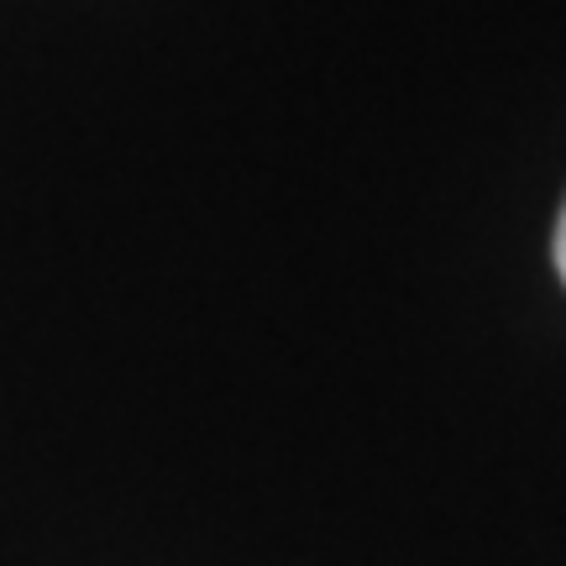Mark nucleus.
Segmentation results:
<instances>
[{"label": "nucleus", "mask_w": 566, "mask_h": 566, "mask_svg": "<svg viewBox=\"0 0 566 566\" xmlns=\"http://www.w3.org/2000/svg\"><path fill=\"white\" fill-rule=\"evenodd\" d=\"M556 273L566 283V205H562V221H556Z\"/></svg>", "instance_id": "nucleus-1"}]
</instances>
